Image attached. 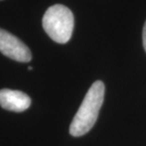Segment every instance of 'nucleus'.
Returning a JSON list of instances; mask_svg holds the SVG:
<instances>
[{"label":"nucleus","mask_w":146,"mask_h":146,"mask_svg":"<svg viewBox=\"0 0 146 146\" xmlns=\"http://www.w3.org/2000/svg\"><path fill=\"white\" fill-rule=\"evenodd\" d=\"M105 85L97 80L86 94L85 98L79 107L70 125V134L74 137H80L87 134L96 123L99 111L104 102Z\"/></svg>","instance_id":"obj_1"},{"label":"nucleus","mask_w":146,"mask_h":146,"mask_svg":"<svg viewBox=\"0 0 146 146\" xmlns=\"http://www.w3.org/2000/svg\"><path fill=\"white\" fill-rule=\"evenodd\" d=\"M74 14L69 8L61 4L51 6L42 17V27L56 42L66 43L72 37Z\"/></svg>","instance_id":"obj_2"},{"label":"nucleus","mask_w":146,"mask_h":146,"mask_svg":"<svg viewBox=\"0 0 146 146\" xmlns=\"http://www.w3.org/2000/svg\"><path fill=\"white\" fill-rule=\"evenodd\" d=\"M0 52L19 62H29L32 58L29 48L19 38L2 29H0Z\"/></svg>","instance_id":"obj_3"},{"label":"nucleus","mask_w":146,"mask_h":146,"mask_svg":"<svg viewBox=\"0 0 146 146\" xmlns=\"http://www.w3.org/2000/svg\"><path fill=\"white\" fill-rule=\"evenodd\" d=\"M31 99L20 91L3 89L0 91V106L7 110L22 112L29 108Z\"/></svg>","instance_id":"obj_4"},{"label":"nucleus","mask_w":146,"mask_h":146,"mask_svg":"<svg viewBox=\"0 0 146 146\" xmlns=\"http://www.w3.org/2000/svg\"><path fill=\"white\" fill-rule=\"evenodd\" d=\"M142 42H143V47L146 52V22L143 27V31H142Z\"/></svg>","instance_id":"obj_5"}]
</instances>
